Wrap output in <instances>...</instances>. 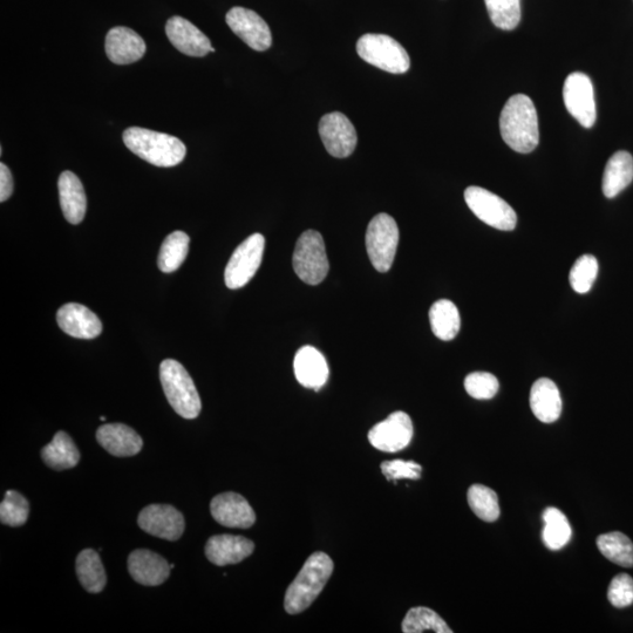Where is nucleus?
<instances>
[{
	"label": "nucleus",
	"mask_w": 633,
	"mask_h": 633,
	"mask_svg": "<svg viewBox=\"0 0 633 633\" xmlns=\"http://www.w3.org/2000/svg\"><path fill=\"white\" fill-rule=\"evenodd\" d=\"M294 270L309 285L322 283L330 269L323 236L308 230L299 237L294 253Z\"/></svg>",
	"instance_id": "nucleus-7"
},
{
	"label": "nucleus",
	"mask_w": 633,
	"mask_h": 633,
	"mask_svg": "<svg viewBox=\"0 0 633 633\" xmlns=\"http://www.w3.org/2000/svg\"><path fill=\"white\" fill-rule=\"evenodd\" d=\"M465 389L474 399L489 400L499 392V380L492 373L473 372L465 379Z\"/></svg>",
	"instance_id": "nucleus-37"
},
{
	"label": "nucleus",
	"mask_w": 633,
	"mask_h": 633,
	"mask_svg": "<svg viewBox=\"0 0 633 633\" xmlns=\"http://www.w3.org/2000/svg\"><path fill=\"white\" fill-rule=\"evenodd\" d=\"M60 207L67 222L79 224L84 221L87 199L83 183L72 172H64L58 182Z\"/></svg>",
	"instance_id": "nucleus-23"
},
{
	"label": "nucleus",
	"mask_w": 633,
	"mask_h": 633,
	"mask_svg": "<svg viewBox=\"0 0 633 633\" xmlns=\"http://www.w3.org/2000/svg\"><path fill=\"white\" fill-rule=\"evenodd\" d=\"M210 512L216 522L224 527L248 529L256 522V514L242 495L223 493L210 503Z\"/></svg>",
	"instance_id": "nucleus-15"
},
{
	"label": "nucleus",
	"mask_w": 633,
	"mask_h": 633,
	"mask_svg": "<svg viewBox=\"0 0 633 633\" xmlns=\"http://www.w3.org/2000/svg\"><path fill=\"white\" fill-rule=\"evenodd\" d=\"M465 200L474 215L488 226L503 231H512L516 228L515 210L500 196L487 189L473 186L466 189Z\"/></svg>",
	"instance_id": "nucleus-8"
},
{
	"label": "nucleus",
	"mask_w": 633,
	"mask_h": 633,
	"mask_svg": "<svg viewBox=\"0 0 633 633\" xmlns=\"http://www.w3.org/2000/svg\"><path fill=\"white\" fill-rule=\"evenodd\" d=\"M490 20L501 30L512 31L521 22V0H485Z\"/></svg>",
	"instance_id": "nucleus-34"
},
{
	"label": "nucleus",
	"mask_w": 633,
	"mask_h": 633,
	"mask_svg": "<svg viewBox=\"0 0 633 633\" xmlns=\"http://www.w3.org/2000/svg\"><path fill=\"white\" fill-rule=\"evenodd\" d=\"M413 424L410 415L394 412L369 432L370 444L381 452L397 453L411 444Z\"/></svg>",
	"instance_id": "nucleus-12"
},
{
	"label": "nucleus",
	"mask_w": 633,
	"mask_h": 633,
	"mask_svg": "<svg viewBox=\"0 0 633 633\" xmlns=\"http://www.w3.org/2000/svg\"><path fill=\"white\" fill-rule=\"evenodd\" d=\"M100 420H101V421H105V420H106V418H105V417H101V418H100Z\"/></svg>",
	"instance_id": "nucleus-41"
},
{
	"label": "nucleus",
	"mask_w": 633,
	"mask_h": 633,
	"mask_svg": "<svg viewBox=\"0 0 633 633\" xmlns=\"http://www.w3.org/2000/svg\"><path fill=\"white\" fill-rule=\"evenodd\" d=\"M381 472L389 481L401 479L419 480L421 478L422 467L414 461L392 460L385 461L380 466Z\"/></svg>",
	"instance_id": "nucleus-39"
},
{
	"label": "nucleus",
	"mask_w": 633,
	"mask_h": 633,
	"mask_svg": "<svg viewBox=\"0 0 633 633\" xmlns=\"http://www.w3.org/2000/svg\"><path fill=\"white\" fill-rule=\"evenodd\" d=\"M405 633H452V629L446 624L437 612L432 609L418 607L407 612L403 622Z\"/></svg>",
	"instance_id": "nucleus-32"
},
{
	"label": "nucleus",
	"mask_w": 633,
	"mask_h": 633,
	"mask_svg": "<svg viewBox=\"0 0 633 633\" xmlns=\"http://www.w3.org/2000/svg\"><path fill=\"white\" fill-rule=\"evenodd\" d=\"M608 598L618 609L630 607L633 603V578L628 574H621L611 581Z\"/></svg>",
	"instance_id": "nucleus-38"
},
{
	"label": "nucleus",
	"mask_w": 633,
	"mask_h": 633,
	"mask_svg": "<svg viewBox=\"0 0 633 633\" xmlns=\"http://www.w3.org/2000/svg\"><path fill=\"white\" fill-rule=\"evenodd\" d=\"M399 228L389 214L373 217L366 231V249L371 263L379 272L392 268L399 244Z\"/></svg>",
	"instance_id": "nucleus-6"
},
{
	"label": "nucleus",
	"mask_w": 633,
	"mask_h": 633,
	"mask_svg": "<svg viewBox=\"0 0 633 633\" xmlns=\"http://www.w3.org/2000/svg\"><path fill=\"white\" fill-rule=\"evenodd\" d=\"M42 458L50 468L65 471L79 464L80 452L70 435L60 431L54 435L50 444L42 449Z\"/></svg>",
	"instance_id": "nucleus-26"
},
{
	"label": "nucleus",
	"mask_w": 633,
	"mask_h": 633,
	"mask_svg": "<svg viewBox=\"0 0 633 633\" xmlns=\"http://www.w3.org/2000/svg\"><path fill=\"white\" fill-rule=\"evenodd\" d=\"M13 193V178L11 170L5 163H0V202L10 199Z\"/></svg>",
	"instance_id": "nucleus-40"
},
{
	"label": "nucleus",
	"mask_w": 633,
	"mask_h": 633,
	"mask_svg": "<svg viewBox=\"0 0 633 633\" xmlns=\"http://www.w3.org/2000/svg\"><path fill=\"white\" fill-rule=\"evenodd\" d=\"M264 248L265 238L261 234L251 235L238 245L224 271V281L229 289H241L253 279L261 267Z\"/></svg>",
	"instance_id": "nucleus-9"
},
{
	"label": "nucleus",
	"mask_w": 633,
	"mask_h": 633,
	"mask_svg": "<svg viewBox=\"0 0 633 633\" xmlns=\"http://www.w3.org/2000/svg\"><path fill=\"white\" fill-rule=\"evenodd\" d=\"M124 142L129 151L156 167H175L186 158L187 148L180 139L146 128L126 129Z\"/></svg>",
	"instance_id": "nucleus-3"
},
{
	"label": "nucleus",
	"mask_w": 633,
	"mask_h": 633,
	"mask_svg": "<svg viewBox=\"0 0 633 633\" xmlns=\"http://www.w3.org/2000/svg\"><path fill=\"white\" fill-rule=\"evenodd\" d=\"M563 99L571 117L578 121L584 128L595 125L597 112L594 94L590 78L581 72L571 73L563 87Z\"/></svg>",
	"instance_id": "nucleus-10"
},
{
	"label": "nucleus",
	"mask_w": 633,
	"mask_h": 633,
	"mask_svg": "<svg viewBox=\"0 0 633 633\" xmlns=\"http://www.w3.org/2000/svg\"><path fill=\"white\" fill-rule=\"evenodd\" d=\"M227 24L245 44L257 52H264L272 45L269 25L256 12L240 8L231 9L227 13Z\"/></svg>",
	"instance_id": "nucleus-13"
},
{
	"label": "nucleus",
	"mask_w": 633,
	"mask_h": 633,
	"mask_svg": "<svg viewBox=\"0 0 633 633\" xmlns=\"http://www.w3.org/2000/svg\"><path fill=\"white\" fill-rule=\"evenodd\" d=\"M633 180V158L628 152H617L611 156L603 175V193L608 199L621 194Z\"/></svg>",
	"instance_id": "nucleus-25"
},
{
	"label": "nucleus",
	"mask_w": 633,
	"mask_h": 633,
	"mask_svg": "<svg viewBox=\"0 0 633 633\" xmlns=\"http://www.w3.org/2000/svg\"><path fill=\"white\" fill-rule=\"evenodd\" d=\"M190 238L183 231H174L163 241L158 257L159 269L172 274L186 261Z\"/></svg>",
	"instance_id": "nucleus-29"
},
{
	"label": "nucleus",
	"mask_w": 633,
	"mask_h": 633,
	"mask_svg": "<svg viewBox=\"0 0 633 633\" xmlns=\"http://www.w3.org/2000/svg\"><path fill=\"white\" fill-rule=\"evenodd\" d=\"M333 568L330 556L322 551L313 553L285 594V611L297 615L308 609L329 582Z\"/></svg>",
	"instance_id": "nucleus-2"
},
{
	"label": "nucleus",
	"mask_w": 633,
	"mask_h": 633,
	"mask_svg": "<svg viewBox=\"0 0 633 633\" xmlns=\"http://www.w3.org/2000/svg\"><path fill=\"white\" fill-rule=\"evenodd\" d=\"M357 53L367 64L392 74H404L411 67L404 47L386 34H365L358 40Z\"/></svg>",
	"instance_id": "nucleus-5"
},
{
	"label": "nucleus",
	"mask_w": 633,
	"mask_h": 633,
	"mask_svg": "<svg viewBox=\"0 0 633 633\" xmlns=\"http://www.w3.org/2000/svg\"><path fill=\"white\" fill-rule=\"evenodd\" d=\"M105 49L112 63L129 65L144 58L147 46L140 34L128 27L118 26L107 33Z\"/></svg>",
	"instance_id": "nucleus-17"
},
{
	"label": "nucleus",
	"mask_w": 633,
	"mask_h": 633,
	"mask_svg": "<svg viewBox=\"0 0 633 633\" xmlns=\"http://www.w3.org/2000/svg\"><path fill=\"white\" fill-rule=\"evenodd\" d=\"M59 328L68 336L79 339H94L100 336L102 324L93 311L84 305L70 303L58 310Z\"/></svg>",
	"instance_id": "nucleus-18"
},
{
	"label": "nucleus",
	"mask_w": 633,
	"mask_h": 633,
	"mask_svg": "<svg viewBox=\"0 0 633 633\" xmlns=\"http://www.w3.org/2000/svg\"><path fill=\"white\" fill-rule=\"evenodd\" d=\"M597 547L609 561L624 568L633 567V543L622 533H609L598 537Z\"/></svg>",
	"instance_id": "nucleus-31"
},
{
	"label": "nucleus",
	"mask_w": 633,
	"mask_h": 633,
	"mask_svg": "<svg viewBox=\"0 0 633 633\" xmlns=\"http://www.w3.org/2000/svg\"><path fill=\"white\" fill-rule=\"evenodd\" d=\"M503 141L521 154L532 153L539 146V119L532 99L517 94L507 101L500 117Z\"/></svg>",
	"instance_id": "nucleus-1"
},
{
	"label": "nucleus",
	"mask_w": 633,
	"mask_h": 633,
	"mask_svg": "<svg viewBox=\"0 0 633 633\" xmlns=\"http://www.w3.org/2000/svg\"><path fill=\"white\" fill-rule=\"evenodd\" d=\"M598 275V262L595 256L584 255L576 261L570 270L569 281L571 288L577 294H587L594 285Z\"/></svg>",
	"instance_id": "nucleus-36"
},
{
	"label": "nucleus",
	"mask_w": 633,
	"mask_h": 633,
	"mask_svg": "<svg viewBox=\"0 0 633 633\" xmlns=\"http://www.w3.org/2000/svg\"><path fill=\"white\" fill-rule=\"evenodd\" d=\"M29 514V501L15 490H8L2 505H0V521L6 526L20 527L24 526L29 519Z\"/></svg>",
	"instance_id": "nucleus-35"
},
{
	"label": "nucleus",
	"mask_w": 633,
	"mask_h": 633,
	"mask_svg": "<svg viewBox=\"0 0 633 633\" xmlns=\"http://www.w3.org/2000/svg\"><path fill=\"white\" fill-rule=\"evenodd\" d=\"M97 440L106 451L118 458L139 454L144 441L133 428L124 424H106L97 432Z\"/></svg>",
	"instance_id": "nucleus-22"
},
{
	"label": "nucleus",
	"mask_w": 633,
	"mask_h": 633,
	"mask_svg": "<svg viewBox=\"0 0 633 633\" xmlns=\"http://www.w3.org/2000/svg\"><path fill=\"white\" fill-rule=\"evenodd\" d=\"M294 369L298 383L306 389L319 391L329 379L325 357L312 346H304L296 353Z\"/></svg>",
	"instance_id": "nucleus-21"
},
{
	"label": "nucleus",
	"mask_w": 633,
	"mask_h": 633,
	"mask_svg": "<svg viewBox=\"0 0 633 633\" xmlns=\"http://www.w3.org/2000/svg\"><path fill=\"white\" fill-rule=\"evenodd\" d=\"M254 550L253 541L228 534L210 537L206 544L208 560L219 567L240 563L253 554Z\"/></svg>",
	"instance_id": "nucleus-20"
},
{
	"label": "nucleus",
	"mask_w": 633,
	"mask_h": 633,
	"mask_svg": "<svg viewBox=\"0 0 633 633\" xmlns=\"http://www.w3.org/2000/svg\"><path fill=\"white\" fill-rule=\"evenodd\" d=\"M166 33L175 49L187 56L200 58L207 56L209 52H215L206 34L185 18H170L166 25Z\"/></svg>",
	"instance_id": "nucleus-16"
},
{
	"label": "nucleus",
	"mask_w": 633,
	"mask_h": 633,
	"mask_svg": "<svg viewBox=\"0 0 633 633\" xmlns=\"http://www.w3.org/2000/svg\"><path fill=\"white\" fill-rule=\"evenodd\" d=\"M139 527L149 535L167 541H178L185 532V517L168 505H151L142 509Z\"/></svg>",
	"instance_id": "nucleus-14"
},
{
	"label": "nucleus",
	"mask_w": 633,
	"mask_h": 633,
	"mask_svg": "<svg viewBox=\"0 0 633 633\" xmlns=\"http://www.w3.org/2000/svg\"><path fill=\"white\" fill-rule=\"evenodd\" d=\"M530 407L535 417L544 424H551L561 417V393L553 380L541 378L535 381L530 391Z\"/></svg>",
	"instance_id": "nucleus-24"
},
{
	"label": "nucleus",
	"mask_w": 633,
	"mask_h": 633,
	"mask_svg": "<svg viewBox=\"0 0 633 633\" xmlns=\"http://www.w3.org/2000/svg\"><path fill=\"white\" fill-rule=\"evenodd\" d=\"M467 499L473 513L482 521L490 523L499 519V498L493 489L483 485H473L468 489Z\"/></svg>",
	"instance_id": "nucleus-33"
},
{
	"label": "nucleus",
	"mask_w": 633,
	"mask_h": 633,
	"mask_svg": "<svg viewBox=\"0 0 633 633\" xmlns=\"http://www.w3.org/2000/svg\"><path fill=\"white\" fill-rule=\"evenodd\" d=\"M77 574L81 585L91 594H99L106 587L107 577L97 551H81L77 557Z\"/></svg>",
	"instance_id": "nucleus-28"
},
{
	"label": "nucleus",
	"mask_w": 633,
	"mask_h": 633,
	"mask_svg": "<svg viewBox=\"0 0 633 633\" xmlns=\"http://www.w3.org/2000/svg\"><path fill=\"white\" fill-rule=\"evenodd\" d=\"M543 521L544 526L542 539L544 544L550 550H560L566 547L571 539V526L561 510L549 507L544 510Z\"/></svg>",
	"instance_id": "nucleus-30"
},
{
	"label": "nucleus",
	"mask_w": 633,
	"mask_h": 633,
	"mask_svg": "<svg viewBox=\"0 0 633 633\" xmlns=\"http://www.w3.org/2000/svg\"><path fill=\"white\" fill-rule=\"evenodd\" d=\"M319 135L333 158L344 159L355 152L358 136L355 126L343 113L324 115L319 122Z\"/></svg>",
	"instance_id": "nucleus-11"
},
{
	"label": "nucleus",
	"mask_w": 633,
	"mask_h": 633,
	"mask_svg": "<svg viewBox=\"0 0 633 633\" xmlns=\"http://www.w3.org/2000/svg\"><path fill=\"white\" fill-rule=\"evenodd\" d=\"M430 322L435 337L444 340V342H449V340H453L458 336L460 331L461 319L459 310L453 302L448 301V299H441V301L432 305Z\"/></svg>",
	"instance_id": "nucleus-27"
},
{
	"label": "nucleus",
	"mask_w": 633,
	"mask_h": 633,
	"mask_svg": "<svg viewBox=\"0 0 633 633\" xmlns=\"http://www.w3.org/2000/svg\"><path fill=\"white\" fill-rule=\"evenodd\" d=\"M160 379L169 404L176 413L188 420L199 417L201 398L192 377L182 364L173 359L163 360Z\"/></svg>",
	"instance_id": "nucleus-4"
},
{
	"label": "nucleus",
	"mask_w": 633,
	"mask_h": 633,
	"mask_svg": "<svg viewBox=\"0 0 633 633\" xmlns=\"http://www.w3.org/2000/svg\"><path fill=\"white\" fill-rule=\"evenodd\" d=\"M128 570L135 582L146 587H158L168 580L172 568L159 554L139 549L129 555Z\"/></svg>",
	"instance_id": "nucleus-19"
}]
</instances>
